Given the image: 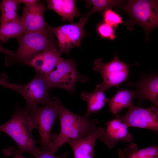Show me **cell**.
I'll return each mask as SVG.
<instances>
[{
  "mask_svg": "<svg viewBox=\"0 0 158 158\" xmlns=\"http://www.w3.org/2000/svg\"><path fill=\"white\" fill-rule=\"evenodd\" d=\"M105 128L99 138L109 149L113 148L119 141L129 142L133 139L128 132V127L117 118L107 122Z\"/></svg>",
  "mask_w": 158,
  "mask_h": 158,
  "instance_id": "7c38bea8",
  "label": "cell"
},
{
  "mask_svg": "<svg viewBox=\"0 0 158 158\" xmlns=\"http://www.w3.org/2000/svg\"><path fill=\"white\" fill-rule=\"evenodd\" d=\"M136 97L135 91L118 88L114 95L109 99L108 103L110 112L114 115L117 114L123 109L132 105L134 99Z\"/></svg>",
  "mask_w": 158,
  "mask_h": 158,
  "instance_id": "2e32d148",
  "label": "cell"
},
{
  "mask_svg": "<svg viewBox=\"0 0 158 158\" xmlns=\"http://www.w3.org/2000/svg\"><path fill=\"white\" fill-rule=\"evenodd\" d=\"M86 1L88 6L92 5L93 6L92 8L86 14L89 17L95 12L104 11L112 8H122L124 5L123 0H89Z\"/></svg>",
  "mask_w": 158,
  "mask_h": 158,
  "instance_id": "7402d4cb",
  "label": "cell"
},
{
  "mask_svg": "<svg viewBox=\"0 0 158 158\" xmlns=\"http://www.w3.org/2000/svg\"><path fill=\"white\" fill-rule=\"evenodd\" d=\"M4 53L6 54V55H11L13 54V52L4 48L1 45L0 42V53Z\"/></svg>",
  "mask_w": 158,
  "mask_h": 158,
  "instance_id": "83f0119b",
  "label": "cell"
},
{
  "mask_svg": "<svg viewBox=\"0 0 158 158\" xmlns=\"http://www.w3.org/2000/svg\"><path fill=\"white\" fill-rule=\"evenodd\" d=\"M62 104L58 98L51 97L50 101L45 105L42 107L37 106L28 111L39 133L40 147L39 148L41 150L51 153V129Z\"/></svg>",
  "mask_w": 158,
  "mask_h": 158,
  "instance_id": "277c9868",
  "label": "cell"
},
{
  "mask_svg": "<svg viewBox=\"0 0 158 158\" xmlns=\"http://www.w3.org/2000/svg\"><path fill=\"white\" fill-rule=\"evenodd\" d=\"M121 8L142 27L147 37L158 26L157 0H127Z\"/></svg>",
  "mask_w": 158,
  "mask_h": 158,
  "instance_id": "5b68a950",
  "label": "cell"
},
{
  "mask_svg": "<svg viewBox=\"0 0 158 158\" xmlns=\"http://www.w3.org/2000/svg\"><path fill=\"white\" fill-rule=\"evenodd\" d=\"M51 89L45 75L36 72L34 78L28 83L18 84L16 92L24 98L26 104L25 109L30 111L38 104H46L50 101Z\"/></svg>",
  "mask_w": 158,
  "mask_h": 158,
  "instance_id": "9c48e42d",
  "label": "cell"
},
{
  "mask_svg": "<svg viewBox=\"0 0 158 158\" xmlns=\"http://www.w3.org/2000/svg\"><path fill=\"white\" fill-rule=\"evenodd\" d=\"M19 4L15 0H3L0 3V23L16 20L20 17L17 11Z\"/></svg>",
  "mask_w": 158,
  "mask_h": 158,
  "instance_id": "44dd1931",
  "label": "cell"
},
{
  "mask_svg": "<svg viewBox=\"0 0 158 158\" xmlns=\"http://www.w3.org/2000/svg\"><path fill=\"white\" fill-rule=\"evenodd\" d=\"M35 128L34 121L29 113L18 106L11 118L0 126V131L13 139L17 145L19 152L29 153L34 156L38 151L35 147L37 141L31 133Z\"/></svg>",
  "mask_w": 158,
  "mask_h": 158,
  "instance_id": "7a4b0ae2",
  "label": "cell"
},
{
  "mask_svg": "<svg viewBox=\"0 0 158 158\" xmlns=\"http://www.w3.org/2000/svg\"><path fill=\"white\" fill-rule=\"evenodd\" d=\"M16 1L20 4L21 3H24L25 5H29L32 4L37 2L39 1L37 0H15Z\"/></svg>",
  "mask_w": 158,
  "mask_h": 158,
  "instance_id": "4316f807",
  "label": "cell"
},
{
  "mask_svg": "<svg viewBox=\"0 0 158 158\" xmlns=\"http://www.w3.org/2000/svg\"><path fill=\"white\" fill-rule=\"evenodd\" d=\"M57 49L48 48L42 51L43 63L38 72L45 75L54 70V68L62 58L61 54Z\"/></svg>",
  "mask_w": 158,
  "mask_h": 158,
  "instance_id": "ffe728a7",
  "label": "cell"
},
{
  "mask_svg": "<svg viewBox=\"0 0 158 158\" xmlns=\"http://www.w3.org/2000/svg\"><path fill=\"white\" fill-rule=\"evenodd\" d=\"M25 28L20 18L2 23L0 25V40L6 42L12 38L18 42L24 34Z\"/></svg>",
  "mask_w": 158,
  "mask_h": 158,
  "instance_id": "ac0fdd59",
  "label": "cell"
},
{
  "mask_svg": "<svg viewBox=\"0 0 158 158\" xmlns=\"http://www.w3.org/2000/svg\"><path fill=\"white\" fill-rule=\"evenodd\" d=\"M37 149L38 152L34 158H66L68 154V152H66L61 156H56L55 154L41 150L39 148ZM22 154L13 148L10 151L9 155L12 156V158H27L24 157Z\"/></svg>",
  "mask_w": 158,
  "mask_h": 158,
  "instance_id": "603a6c76",
  "label": "cell"
},
{
  "mask_svg": "<svg viewBox=\"0 0 158 158\" xmlns=\"http://www.w3.org/2000/svg\"><path fill=\"white\" fill-rule=\"evenodd\" d=\"M89 17L86 14L80 18L78 23L64 24L56 28L47 24L46 28L51 32L57 40L58 51L60 54H68L71 49L80 45L81 40L87 35L84 27Z\"/></svg>",
  "mask_w": 158,
  "mask_h": 158,
  "instance_id": "ba28073f",
  "label": "cell"
},
{
  "mask_svg": "<svg viewBox=\"0 0 158 158\" xmlns=\"http://www.w3.org/2000/svg\"><path fill=\"white\" fill-rule=\"evenodd\" d=\"M103 17L105 23L112 27L116 28L119 24L123 22L121 17L110 9L104 11Z\"/></svg>",
  "mask_w": 158,
  "mask_h": 158,
  "instance_id": "cb8c5ba5",
  "label": "cell"
},
{
  "mask_svg": "<svg viewBox=\"0 0 158 158\" xmlns=\"http://www.w3.org/2000/svg\"><path fill=\"white\" fill-rule=\"evenodd\" d=\"M128 86L136 87L137 97L140 102L147 100L153 105L158 107V76L152 74L142 76L136 83L130 82Z\"/></svg>",
  "mask_w": 158,
  "mask_h": 158,
  "instance_id": "4fadbf2b",
  "label": "cell"
},
{
  "mask_svg": "<svg viewBox=\"0 0 158 158\" xmlns=\"http://www.w3.org/2000/svg\"><path fill=\"white\" fill-rule=\"evenodd\" d=\"M53 34L47 29L24 34L19 41L17 50L11 55H6L5 65L24 63L37 53L48 48L58 47Z\"/></svg>",
  "mask_w": 158,
  "mask_h": 158,
  "instance_id": "3957f363",
  "label": "cell"
},
{
  "mask_svg": "<svg viewBox=\"0 0 158 158\" xmlns=\"http://www.w3.org/2000/svg\"><path fill=\"white\" fill-rule=\"evenodd\" d=\"M80 96L82 99L87 103V109L84 116L87 118L91 114L97 113L108 103L109 100L104 92L99 90H95L90 93L82 92Z\"/></svg>",
  "mask_w": 158,
  "mask_h": 158,
  "instance_id": "e0dca14e",
  "label": "cell"
},
{
  "mask_svg": "<svg viewBox=\"0 0 158 158\" xmlns=\"http://www.w3.org/2000/svg\"><path fill=\"white\" fill-rule=\"evenodd\" d=\"M46 9L43 2L25 5L22 9V15L20 17L25 27L24 34L47 29V24L44 18Z\"/></svg>",
  "mask_w": 158,
  "mask_h": 158,
  "instance_id": "8fae6325",
  "label": "cell"
},
{
  "mask_svg": "<svg viewBox=\"0 0 158 158\" xmlns=\"http://www.w3.org/2000/svg\"><path fill=\"white\" fill-rule=\"evenodd\" d=\"M46 9L51 10L61 16L63 20L74 23V18L80 14L75 6V0H48Z\"/></svg>",
  "mask_w": 158,
  "mask_h": 158,
  "instance_id": "9a60e30c",
  "label": "cell"
},
{
  "mask_svg": "<svg viewBox=\"0 0 158 158\" xmlns=\"http://www.w3.org/2000/svg\"><path fill=\"white\" fill-rule=\"evenodd\" d=\"M131 66L119 60L116 54L114 59L108 63H104L100 59L95 60L93 70L100 73L103 80L102 83L97 84L95 90L104 92L127 81L129 77V67Z\"/></svg>",
  "mask_w": 158,
  "mask_h": 158,
  "instance_id": "8992f818",
  "label": "cell"
},
{
  "mask_svg": "<svg viewBox=\"0 0 158 158\" xmlns=\"http://www.w3.org/2000/svg\"><path fill=\"white\" fill-rule=\"evenodd\" d=\"M55 70L45 75L51 88H60L70 94L73 93L75 84L77 82L84 83L87 78L79 74L73 59L60 60Z\"/></svg>",
  "mask_w": 158,
  "mask_h": 158,
  "instance_id": "52a82bcc",
  "label": "cell"
},
{
  "mask_svg": "<svg viewBox=\"0 0 158 158\" xmlns=\"http://www.w3.org/2000/svg\"><path fill=\"white\" fill-rule=\"evenodd\" d=\"M8 76L6 73H2L0 76V85L16 91L18 87V84L11 83L8 82Z\"/></svg>",
  "mask_w": 158,
  "mask_h": 158,
  "instance_id": "484cf974",
  "label": "cell"
},
{
  "mask_svg": "<svg viewBox=\"0 0 158 158\" xmlns=\"http://www.w3.org/2000/svg\"><path fill=\"white\" fill-rule=\"evenodd\" d=\"M104 128L94 126L85 137L68 143L73 150L74 158H93L94 149L97 139Z\"/></svg>",
  "mask_w": 158,
  "mask_h": 158,
  "instance_id": "5bb4252c",
  "label": "cell"
},
{
  "mask_svg": "<svg viewBox=\"0 0 158 158\" xmlns=\"http://www.w3.org/2000/svg\"><path fill=\"white\" fill-rule=\"evenodd\" d=\"M58 117L60 122V130L59 133L51 136L53 140L51 153L53 154L65 143L86 136L92 128L100 122L96 119L89 120L84 116L77 115L62 104Z\"/></svg>",
  "mask_w": 158,
  "mask_h": 158,
  "instance_id": "6da1fadb",
  "label": "cell"
},
{
  "mask_svg": "<svg viewBox=\"0 0 158 158\" xmlns=\"http://www.w3.org/2000/svg\"><path fill=\"white\" fill-rule=\"evenodd\" d=\"M116 118L128 127L147 129L156 133L158 131V108L153 105L146 108L131 105L126 114L117 115Z\"/></svg>",
  "mask_w": 158,
  "mask_h": 158,
  "instance_id": "30bf717a",
  "label": "cell"
},
{
  "mask_svg": "<svg viewBox=\"0 0 158 158\" xmlns=\"http://www.w3.org/2000/svg\"><path fill=\"white\" fill-rule=\"evenodd\" d=\"M119 158H123V157L122 155H121L119 156Z\"/></svg>",
  "mask_w": 158,
  "mask_h": 158,
  "instance_id": "f1b7e54d",
  "label": "cell"
},
{
  "mask_svg": "<svg viewBox=\"0 0 158 158\" xmlns=\"http://www.w3.org/2000/svg\"><path fill=\"white\" fill-rule=\"evenodd\" d=\"M97 30L98 33L103 38H108L113 40L115 35L112 27L106 23H101L97 27Z\"/></svg>",
  "mask_w": 158,
  "mask_h": 158,
  "instance_id": "d4e9b609",
  "label": "cell"
},
{
  "mask_svg": "<svg viewBox=\"0 0 158 158\" xmlns=\"http://www.w3.org/2000/svg\"><path fill=\"white\" fill-rule=\"evenodd\" d=\"M123 158H158V147L153 145L139 149L137 145L132 143L123 150Z\"/></svg>",
  "mask_w": 158,
  "mask_h": 158,
  "instance_id": "d6986e66",
  "label": "cell"
}]
</instances>
